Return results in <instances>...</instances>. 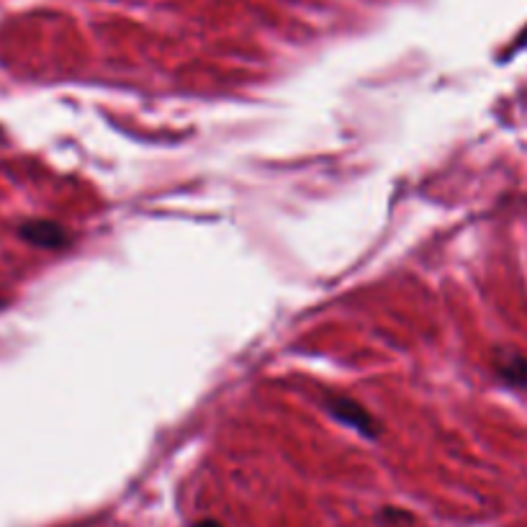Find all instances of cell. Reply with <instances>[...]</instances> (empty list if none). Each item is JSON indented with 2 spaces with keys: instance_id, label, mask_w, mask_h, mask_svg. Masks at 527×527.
I'll use <instances>...</instances> for the list:
<instances>
[{
  "instance_id": "obj_2",
  "label": "cell",
  "mask_w": 527,
  "mask_h": 527,
  "mask_svg": "<svg viewBox=\"0 0 527 527\" xmlns=\"http://www.w3.org/2000/svg\"><path fill=\"white\" fill-rule=\"evenodd\" d=\"M21 237L36 247H47V250H62L70 245V234L60 224L47 222V219H34L21 227Z\"/></svg>"
},
{
  "instance_id": "obj_5",
  "label": "cell",
  "mask_w": 527,
  "mask_h": 527,
  "mask_svg": "<svg viewBox=\"0 0 527 527\" xmlns=\"http://www.w3.org/2000/svg\"><path fill=\"white\" fill-rule=\"evenodd\" d=\"M3 306H6V301H3V299H0V309H3Z\"/></svg>"
},
{
  "instance_id": "obj_4",
  "label": "cell",
  "mask_w": 527,
  "mask_h": 527,
  "mask_svg": "<svg viewBox=\"0 0 527 527\" xmlns=\"http://www.w3.org/2000/svg\"><path fill=\"white\" fill-rule=\"evenodd\" d=\"M193 527H224V525H219L216 520H198Z\"/></svg>"
},
{
  "instance_id": "obj_3",
  "label": "cell",
  "mask_w": 527,
  "mask_h": 527,
  "mask_svg": "<svg viewBox=\"0 0 527 527\" xmlns=\"http://www.w3.org/2000/svg\"><path fill=\"white\" fill-rule=\"evenodd\" d=\"M497 373L507 384L527 386V358L515 350H504L497 358Z\"/></svg>"
},
{
  "instance_id": "obj_1",
  "label": "cell",
  "mask_w": 527,
  "mask_h": 527,
  "mask_svg": "<svg viewBox=\"0 0 527 527\" xmlns=\"http://www.w3.org/2000/svg\"><path fill=\"white\" fill-rule=\"evenodd\" d=\"M327 412H330L335 420H340L342 425L358 430L360 435H366V438H378V430H381L378 422L373 420L368 409L360 407V404L355 402V399H350V396H340V394L327 396Z\"/></svg>"
}]
</instances>
